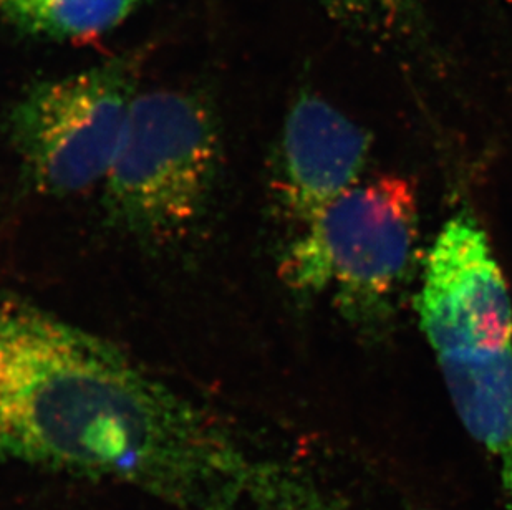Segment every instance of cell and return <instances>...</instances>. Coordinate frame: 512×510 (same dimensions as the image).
<instances>
[{
    "label": "cell",
    "mask_w": 512,
    "mask_h": 510,
    "mask_svg": "<svg viewBox=\"0 0 512 510\" xmlns=\"http://www.w3.org/2000/svg\"><path fill=\"white\" fill-rule=\"evenodd\" d=\"M193 406L107 338L0 294V461L116 486Z\"/></svg>",
    "instance_id": "obj_1"
},
{
    "label": "cell",
    "mask_w": 512,
    "mask_h": 510,
    "mask_svg": "<svg viewBox=\"0 0 512 510\" xmlns=\"http://www.w3.org/2000/svg\"><path fill=\"white\" fill-rule=\"evenodd\" d=\"M138 95V58L34 83L9 113V136L37 193L67 198L103 184Z\"/></svg>",
    "instance_id": "obj_5"
},
{
    "label": "cell",
    "mask_w": 512,
    "mask_h": 510,
    "mask_svg": "<svg viewBox=\"0 0 512 510\" xmlns=\"http://www.w3.org/2000/svg\"><path fill=\"white\" fill-rule=\"evenodd\" d=\"M219 164L218 118L203 97L174 88L138 93L103 181L108 219L145 244L179 241L208 209Z\"/></svg>",
    "instance_id": "obj_3"
},
{
    "label": "cell",
    "mask_w": 512,
    "mask_h": 510,
    "mask_svg": "<svg viewBox=\"0 0 512 510\" xmlns=\"http://www.w3.org/2000/svg\"><path fill=\"white\" fill-rule=\"evenodd\" d=\"M304 226L282 264L290 287L334 289L348 317L382 318L415 251L418 211L410 183L380 176L355 184Z\"/></svg>",
    "instance_id": "obj_4"
},
{
    "label": "cell",
    "mask_w": 512,
    "mask_h": 510,
    "mask_svg": "<svg viewBox=\"0 0 512 510\" xmlns=\"http://www.w3.org/2000/svg\"><path fill=\"white\" fill-rule=\"evenodd\" d=\"M421 327L464 429L493 462L512 510V304L488 237L468 212L426 259Z\"/></svg>",
    "instance_id": "obj_2"
},
{
    "label": "cell",
    "mask_w": 512,
    "mask_h": 510,
    "mask_svg": "<svg viewBox=\"0 0 512 510\" xmlns=\"http://www.w3.org/2000/svg\"><path fill=\"white\" fill-rule=\"evenodd\" d=\"M145 0H0V14L25 34L88 39L115 29Z\"/></svg>",
    "instance_id": "obj_7"
},
{
    "label": "cell",
    "mask_w": 512,
    "mask_h": 510,
    "mask_svg": "<svg viewBox=\"0 0 512 510\" xmlns=\"http://www.w3.org/2000/svg\"><path fill=\"white\" fill-rule=\"evenodd\" d=\"M330 17L368 39L395 44L420 30V0H315Z\"/></svg>",
    "instance_id": "obj_8"
},
{
    "label": "cell",
    "mask_w": 512,
    "mask_h": 510,
    "mask_svg": "<svg viewBox=\"0 0 512 510\" xmlns=\"http://www.w3.org/2000/svg\"><path fill=\"white\" fill-rule=\"evenodd\" d=\"M370 151L367 133L334 105L304 93L285 118L281 194L304 222L357 184Z\"/></svg>",
    "instance_id": "obj_6"
}]
</instances>
